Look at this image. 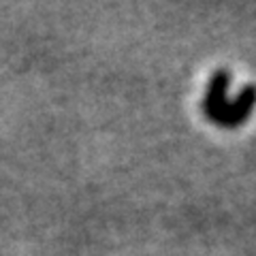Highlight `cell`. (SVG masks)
<instances>
[{"label":"cell","instance_id":"obj_1","mask_svg":"<svg viewBox=\"0 0 256 256\" xmlns=\"http://www.w3.org/2000/svg\"><path fill=\"white\" fill-rule=\"evenodd\" d=\"M230 82V73L226 68L216 70L207 86V94L203 98V111L214 124L222 128H235L246 122V118L252 114L256 105V86H246L239 96L228 102L226 88Z\"/></svg>","mask_w":256,"mask_h":256}]
</instances>
